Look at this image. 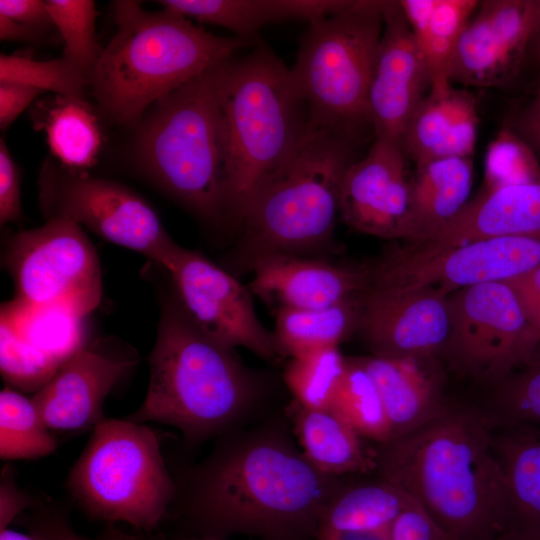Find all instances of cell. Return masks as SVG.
Segmentation results:
<instances>
[{"instance_id": "34", "label": "cell", "mask_w": 540, "mask_h": 540, "mask_svg": "<svg viewBox=\"0 0 540 540\" xmlns=\"http://www.w3.org/2000/svg\"><path fill=\"white\" fill-rule=\"evenodd\" d=\"M58 443L32 398L5 387L0 392V456L5 460L38 459Z\"/></svg>"}, {"instance_id": "1", "label": "cell", "mask_w": 540, "mask_h": 540, "mask_svg": "<svg viewBox=\"0 0 540 540\" xmlns=\"http://www.w3.org/2000/svg\"><path fill=\"white\" fill-rule=\"evenodd\" d=\"M285 431L270 425L229 432L187 474L175 500L197 535L315 540L344 485L316 469Z\"/></svg>"}, {"instance_id": "39", "label": "cell", "mask_w": 540, "mask_h": 540, "mask_svg": "<svg viewBox=\"0 0 540 540\" xmlns=\"http://www.w3.org/2000/svg\"><path fill=\"white\" fill-rule=\"evenodd\" d=\"M485 186L540 183V163L535 150L511 128H503L485 155Z\"/></svg>"}, {"instance_id": "7", "label": "cell", "mask_w": 540, "mask_h": 540, "mask_svg": "<svg viewBox=\"0 0 540 540\" xmlns=\"http://www.w3.org/2000/svg\"><path fill=\"white\" fill-rule=\"evenodd\" d=\"M355 145L308 126L291 156L258 188L237 228L253 258L293 253L324 244L339 215L344 174L356 160Z\"/></svg>"}, {"instance_id": "47", "label": "cell", "mask_w": 540, "mask_h": 540, "mask_svg": "<svg viewBox=\"0 0 540 540\" xmlns=\"http://www.w3.org/2000/svg\"><path fill=\"white\" fill-rule=\"evenodd\" d=\"M511 129L535 150H540V85L515 115Z\"/></svg>"}, {"instance_id": "21", "label": "cell", "mask_w": 540, "mask_h": 540, "mask_svg": "<svg viewBox=\"0 0 540 540\" xmlns=\"http://www.w3.org/2000/svg\"><path fill=\"white\" fill-rule=\"evenodd\" d=\"M479 115L476 97L450 84L430 89L412 114L401 139L415 166L436 159L471 157Z\"/></svg>"}, {"instance_id": "42", "label": "cell", "mask_w": 540, "mask_h": 540, "mask_svg": "<svg viewBox=\"0 0 540 540\" xmlns=\"http://www.w3.org/2000/svg\"><path fill=\"white\" fill-rule=\"evenodd\" d=\"M389 540H450L413 502L394 521Z\"/></svg>"}, {"instance_id": "23", "label": "cell", "mask_w": 540, "mask_h": 540, "mask_svg": "<svg viewBox=\"0 0 540 540\" xmlns=\"http://www.w3.org/2000/svg\"><path fill=\"white\" fill-rule=\"evenodd\" d=\"M355 360L379 391L391 425V440L419 428L448 408L442 399L439 373L433 368L434 358L371 355Z\"/></svg>"}, {"instance_id": "13", "label": "cell", "mask_w": 540, "mask_h": 540, "mask_svg": "<svg viewBox=\"0 0 540 540\" xmlns=\"http://www.w3.org/2000/svg\"><path fill=\"white\" fill-rule=\"evenodd\" d=\"M40 199L48 218L71 219L161 266L176 244L153 208L117 182L52 170L43 174Z\"/></svg>"}, {"instance_id": "48", "label": "cell", "mask_w": 540, "mask_h": 540, "mask_svg": "<svg viewBox=\"0 0 540 540\" xmlns=\"http://www.w3.org/2000/svg\"><path fill=\"white\" fill-rule=\"evenodd\" d=\"M48 540H88L76 533L68 523L59 516L43 518L36 526Z\"/></svg>"}, {"instance_id": "26", "label": "cell", "mask_w": 540, "mask_h": 540, "mask_svg": "<svg viewBox=\"0 0 540 540\" xmlns=\"http://www.w3.org/2000/svg\"><path fill=\"white\" fill-rule=\"evenodd\" d=\"M304 456L320 472L341 477L377 470L376 448L366 446L331 409H311L295 400L288 408Z\"/></svg>"}, {"instance_id": "31", "label": "cell", "mask_w": 540, "mask_h": 540, "mask_svg": "<svg viewBox=\"0 0 540 540\" xmlns=\"http://www.w3.org/2000/svg\"><path fill=\"white\" fill-rule=\"evenodd\" d=\"M84 318L60 306H36L12 299L1 305L0 322L60 365L86 346Z\"/></svg>"}, {"instance_id": "29", "label": "cell", "mask_w": 540, "mask_h": 540, "mask_svg": "<svg viewBox=\"0 0 540 540\" xmlns=\"http://www.w3.org/2000/svg\"><path fill=\"white\" fill-rule=\"evenodd\" d=\"M413 502L403 491L383 479L343 486L328 503L317 534L388 529Z\"/></svg>"}, {"instance_id": "22", "label": "cell", "mask_w": 540, "mask_h": 540, "mask_svg": "<svg viewBox=\"0 0 540 540\" xmlns=\"http://www.w3.org/2000/svg\"><path fill=\"white\" fill-rule=\"evenodd\" d=\"M533 234H540V183L483 188L433 237L410 246L440 250L479 239Z\"/></svg>"}, {"instance_id": "25", "label": "cell", "mask_w": 540, "mask_h": 540, "mask_svg": "<svg viewBox=\"0 0 540 540\" xmlns=\"http://www.w3.org/2000/svg\"><path fill=\"white\" fill-rule=\"evenodd\" d=\"M169 11L228 29L235 37L253 40L264 26L287 20L309 24L337 14L352 0H161Z\"/></svg>"}, {"instance_id": "46", "label": "cell", "mask_w": 540, "mask_h": 540, "mask_svg": "<svg viewBox=\"0 0 540 540\" xmlns=\"http://www.w3.org/2000/svg\"><path fill=\"white\" fill-rule=\"evenodd\" d=\"M0 14L36 30L53 25L41 0H0Z\"/></svg>"}, {"instance_id": "3", "label": "cell", "mask_w": 540, "mask_h": 540, "mask_svg": "<svg viewBox=\"0 0 540 540\" xmlns=\"http://www.w3.org/2000/svg\"><path fill=\"white\" fill-rule=\"evenodd\" d=\"M113 13L117 31L88 82L102 111L122 125L138 126L148 107L254 41L212 34L167 9L148 12L138 1H116Z\"/></svg>"}, {"instance_id": "36", "label": "cell", "mask_w": 540, "mask_h": 540, "mask_svg": "<svg viewBox=\"0 0 540 540\" xmlns=\"http://www.w3.org/2000/svg\"><path fill=\"white\" fill-rule=\"evenodd\" d=\"M0 82H13L62 97L83 98L87 76L69 58L39 61L22 55H0Z\"/></svg>"}, {"instance_id": "51", "label": "cell", "mask_w": 540, "mask_h": 540, "mask_svg": "<svg viewBox=\"0 0 540 540\" xmlns=\"http://www.w3.org/2000/svg\"><path fill=\"white\" fill-rule=\"evenodd\" d=\"M537 3V20L529 41L525 66L540 69V0H537Z\"/></svg>"}, {"instance_id": "50", "label": "cell", "mask_w": 540, "mask_h": 540, "mask_svg": "<svg viewBox=\"0 0 540 540\" xmlns=\"http://www.w3.org/2000/svg\"><path fill=\"white\" fill-rule=\"evenodd\" d=\"M37 37V30L0 14V39L30 41Z\"/></svg>"}, {"instance_id": "43", "label": "cell", "mask_w": 540, "mask_h": 540, "mask_svg": "<svg viewBox=\"0 0 540 540\" xmlns=\"http://www.w3.org/2000/svg\"><path fill=\"white\" fill-rule=\"evenodd\" d=\"M506 282L516 294L540 346V265Z\"/></svg>"}, {"instance_id": "32", "label": "cell", "mask_w": 540, "mask_h": 540, "mask_svg": "<svg viewBox=\"0 0 540 540\" xmlns=\"http://www.w3.org/2000/svg\"><path fill=\"white\" fill-rule=\"evenodd\" d=\"M52 154L71 168L94 165L101 147V130L83 98L58 96L44 121Z\"/></svg>"}, {"instance_id": "9", "label": "cell", "mask_w": 540, "mask_h": 540, "mask_svg": "<svg viewBox=\"0 0 540 540\" xmlns=\"http://www.w3.org/2000/svg\"><path fill=\"white\" fill-rule=\"evenodd\" d=\"M67 488L91 518L150 531L174 502L177 486L155 432L143 423H98L69 471Z\"/></svg>"}, {"instance_id": "2", "label": "cell", "mask_w": 540, "mask_h": 540, "mask_svg": "<svg viewBox=\"0 0 540 540\" xmlns=\"http://www.w3.org/2000/svg\"><path fill=\"white\" fill-rule=\"evenodd\" d=\"M378 445L381 479L408 495L450 540H477L512 523L486 414L447 408Z\"/></svg>"}, {"instance_id": "12", "label": "cell", "mask_w": 540, "mask_h": 540, "mask_svg": "<svg viewBox=\"0 0 540 540\" xmlns=\"http://www.w3.org/2000/svg\"><path fill=\"white\" fill-rule=\"evenodd\" d=\"M540 265V234L479 239L440 250L407 246L369 270L368 285L459 289L506 282Z\"/></svg>"}, {"instance_id": "53", "label": "cell", "mask_w": 540, "mask_h": 540, "mask_svg": "<svg viewBox=\"0 0 540 540\" xmlns=\"http://www.w3.org/2000/svg\"><path fill=\"white\" fill-rule=\"evenodd\" d=\"M98 540H142V539L128 535L119 530L109 529Z\"/></svg>"}, {"instance_id": "16", "label": "cell", "mask_w": 540, "mask_h": 540, "mask_svg": "<svg viewBox=\"0 0 540 540\" xmlns=\"http://www.w3.org/2000/svg\"><path fill=\"white\" fill-rule=\"evenodd\" d=\"M537 14V0L480 1L458 40L450 82L488 88L512 81L525 67Z\"/></svg>"}, {"instance_id": "15", "label": "cell", "mask_w": 540, "mask_h": 540, "mask_svg": "<svg viewBox=\"0 0 540 540\" xmlns=\"http://www.w3.org/2000/svg\"><path fill=\"white\" fill-rule=\"evenodd\" d=\"M448 296L432 287L367 285L356 331L372 355L434 358L449 337Z\"/></svg>"}, {"instance_id": "38", "label": "cell", "mask_w": 540, "mask_h": 540, "mask_svg": "<svg viewBox=\"0 0 540 540\" xmlns=\"http://www.w3.org/2000/svg\"><path fill=\"white\" fill-rule=\"evenodd\" d=\"M60 366L55 359L0 322V370L7 387L35 394Z\"/></svg>"}, {"instance_id": "28", "label": "cell", "mask_w": 540, "mask_h": 540, "mask_svg": "<svg viewBox=\"0 0 540 540\" xmlns=\"http://www.w3.org/2000/svg\"><path fill=\"white\" fill-rule=\"evenodd\" d=\"M398 2L425 62L431 83L430 89H440L452 84L449 72L458 40L480 1Z\"/></svg>"}, {"instance_id": "54", "label": "cell", "mask_w": 540, "mask_h": 540, "mask_svg": "<svg viewBox=\"0 0 540 540\" xmlns=\"http://www.w3.org/2000/svg\"><path fill=\"white\" fill-rule=\"evenodd\" d=\"M147 540V539H142ZM176 540H228L227 538H219V537H213V536H203V535H197V536H191L186 538H180Z\"/></svg>"}, {"instance_id": "30", "label": "cell", "mask_w": 540, "mask_h": 540, "mask_svg": "<svg viewBox=\"0 0 540 540\" xmlns=\"http://www.w3.org/2000/svg\"><path fill=\"white\" fill-rule=\"evenodd\" d=\"M360 298L323 308L278 309L274 335L283 355L295 357L318 348L338 347L357 329Z\"/></svg>"}, {"instance_id": "10", "label": "cell", "mask_w": 540, "mask_h": 540, "mask_svg": "<svg viewBox=\"0 0 540 540\" xmlns=\"http://www.w3.org/2000/svg\"><path fill=\"white\" fill-rule=\"evenodd\" d=\"M15 299L36 306H60L85 318L102 296L99 259L83 227L52 217L41 227L19 232L6 258Z\"/></svg>"}, {"instance_id": "35", "label": "cell", "mask_w": 540, "mask_h": 540, "mask_svg": "<svg viewBox=\"0 0 540 540\" xmlns=\"http://www.w3.org/2000/svg\"><path fill=\"white\" fill-rule=\"evenodd\" d=\"M291 358L284 380L293 400L306 408L329 409L346 367L338 347L318 348Z\"/></svg>"}, {"instance_id": "24", "label": "cell", "mask_w": 540, "mask_h": 540, "mask_svg": "<svg viewBox=\"0 0 540 540\" xmlns=\"http://www.w3.org/2000/svg\"><path fill=\"white\" fill-rule=\"evenodd\" d=\"M471 157L431 160L416 166L410 182L407 239L421 244L453 220L470 200Z\"/></svg>"}, {"instance_id": "11", "label": "cell", "mask_w": 540, "mask_h": 540, "mask_svg": "<svg viewBox=\"0 0 540 540\" xmlns=\"http://www.w3.org/2000/svg\"><path fill=\"white\" fill-rule=\"evenodd\" d=\"M444 352L455 367L497 382L540 352L537 337L507 282L465 287L448 296Z\"/></svg>"}, {"instance_id": "52", "label": "cell", "mask_w": 540, "mask_h": 540, "mask_svg": "<svg viewBox=\"0 0 540 540\" xmlns=\"http://www.w3.org/2000/svg\"><path fill=\"white\" fill-rule=\"evenodd\" d=\"M0 540H48L37 527L31 533H22L10 529L0 531Z\"/></svg>"}, {"instance_id": "18", "label": "cell", "mask_w": 540, "mask_h": 540, "mask_svg": "<svg viewBox=\"0 0 540 540\" xmlns=\"http://www.w3.org/2000/svg\"><path fill=\"white\" fill-rule=\"evenodd\" d=\"M383 19L369 88V113L374 137L401 144L404 130L431 83L398 1H384Z\"/></svg>"}, {"instance_id": "33", "label": "cell", "mask_w": 540, "mask_h": 540, "mask_svg": "<svg viewBox=\"0 0 540 540\" xmlns=\"http://www.w3.org/2000/svg\"><path fill=\"white\" fill-rule=\"evenodd\" d=\"M329 409L363 439L383 444L392 438L391 425L379 391L355 358L346 359L344 373Z\"/></svg>"}, {"instance_id": "49", "label": "cell", "mask_w": 540, "mask_h": 540, "mask_svg": "<svg viewBox=\"0 0 540 540\" xmlns=\"http://www.w3.org/2000/svg\"><path fill=\"white\" fill-rule=\"evenodd\" d=\"M477 540H540V528L511 523Z\"/></svg>"}, {"instance_id": "8", "label": "cell", "mask_w": 540, "mask_h": 540, "mask_svg": "<svg viewBox=\"0 0 540 540\" xmlns=\"http://www.w3.org/2000/svg\"><path fill=\"white\" fill-rule=\"evenodd\" d=\"M383 5L357 0L310 23L290 68L308 126L355 146L369 132L374 137L368 96L384 25Z\"/></svg>"}, {"instance_id": "40", "label": "cell", "mask_w": 540, "mask_h": 540, "mask_svg": "<svg viewBox=\"0 0 540 540\" xmlns=\"http://www.w3.org/2000/svg\"><path fill=\"white\" fill-rule=\"evenodd\" d=\"M494 410L497 422L540 424V354L497 381Z\"/></svg>"}, {"instance_id": "37", "label": "cell", "mask_w": 540, "mask_h": 540, "mask_svg": "<svg viewBox=\"0 0 540 540\" xmlns=\"http://www.w3.org/2000/svg\"><path fill=\"white\" fill-rule=\"evenodd\" d=\"M45 3L53 25L64 40L63 56L72 60L89 78L103 49L96 42L94 1L47 0Z\"/></svg>"}, {"instance_id": "20", "label": "cell", "mask_w": 540, "mask_h": 540, "mask_svg": "<svg viewBox=\"0 0 540 540\" xmlns=\"http://www.w3.org/2000/svg\"><path fill=\"white\" fill-rule=\"evenodd\" d=\"M251 293L278 308L313 309L357 298L368 269H355L293 253L260 255L250 261Z\"/></svg>"}, {"instance_id": "44", "label": "cell", "mask_w": 540, "mask_h": 540, "mask_svg": "<svg viewBox=\"0 0 540 540\" xmlns=\"http://www.w3.org/2000/svg\"><path fill=\"white\" fill-rule=\"evenodd\" d=\"M41 90L13 82H0V127L8 128Z\"/></svg>"}, {"instance_id": "45", "label": "cell", "mask_w": 540, "mask_h": 540, "mask_svg": "<svg viewBox=\"0 0 540 540\" xmlns=\"http://www.w3.org/2000/svg\"><path fill=\"white\" fill-rule=\"evenodd\" d=\"M34 500L20 490L12 477V471L3 469L0 483V531L7 529L16 516L32 507Z\"/></svg>"}, {"instance_id": "27", "label": "cell", "mask_w": 540, "mask_h": 540, "mask_svg": "<svg viewBox=\"0 0 540 540\" xmlns=\"http://www.w3.org/2000/svg\"><path fill=\"white\" fill-rule=\"evenodd\" d=\"M488 420L509 493L512 523L540 528V427Z\"/></svg>"}, {"instance_id": "6", "label": "cell", "mask_w": 540, "mask_h": 540, "mask_svg": "<svg viewBox=\"0 0 540 540\" xmlns=\"http://www.w3.org/2000/svg\"><path fill=\"white\" fill-rule=\"evenodd\" d=\"M218 65L155 102L137 126L135 143L137 160L146 175L190 211L213 223L225 222L226 192Z\"/></svg>"}, {"instance_id": "5", "label": "cell", "mask_w": 540, "mask_h": 540, "mask_svg": "<svg viewBox=\"0 0 540 540\" xmlns=\"http://www.w3.org/2000/svg\"><path fill=\"white\" fill-rule=\"evenodd\" d=\"M226 146L225 222L237 226L264 181L308 129L290 68L265 45L217 66Z\"/></svg>"}, {"instance_id": "4", "label": "cell", "mask_w": 540, "mask_h": 540, "mask_svg": "<svg viewBox=\"0 0 540 540\" xmlns=\"http://www.w3.org/2000/svg\"><path fill=\"white\" fill-rule=\"evenodd\" d=\"M148 362L146 396L126 419L174 426L189 442L231 432L256 399L255 379L234 351L205 335L179 304L162 308Z\"/></svg>"}, {"instance_id": "14", "label": "cell", "mask_w": 540, "mask_h": 540, "mask_svg": "<svg viewBox=\"0 0 540 540\" xmlns=\"http://www.w3.org/2000/svg\"><path fill=\"white\" fill-rule=\"evenodd\" d=\"M170 274L179 306L205 335L235 350L243 347L266 360L283 353L260 322L251 291L199 252L177 243L162 264Z\"/></svg>"}, {"instance_id": "17", "label": "cell", "mask_w": 540, "mask_h": 540, "mask_svg": "<svg viewBox=\"0 0 540 540\" xmlns=\"http://www.w3.org/2000/svg\"><path fill=\"white\" fill-rule=\"evenodd\" d=\"M406 162L399 142L374 137L342 180L339 215L349 227L383 239H407L411 177Z\"/></svg>"}, {"instance_id": "41", "label": "cell", "mask_w": 540, "mask_h": 540, "mask_svg": "<svg viewBox=\"0 0 540 540\" xmlns=\"http://www.w3.org/2000/svg\"><path fill=\"white\" fill-rule=\"evenodd\" d=\"M21 211L20 178L4 139L0 141V223L18 221Z\"/></svg>"}, {"instance_id": "19", "label": "cell", "mask_w": 540, "mask_h": 540, "mask_svg": "<svg viewBox=\"0 0 540 540\" xmlns=\"http://www.w3.org/2000/svg\"><path fill=\"white\" fill-rule=\"evenodd\" d=\"M132 356L85 346L64 362L32 400L51 431L77 432L105 419L107 395L134 364Z\"/></svg>"}]
</instances>
